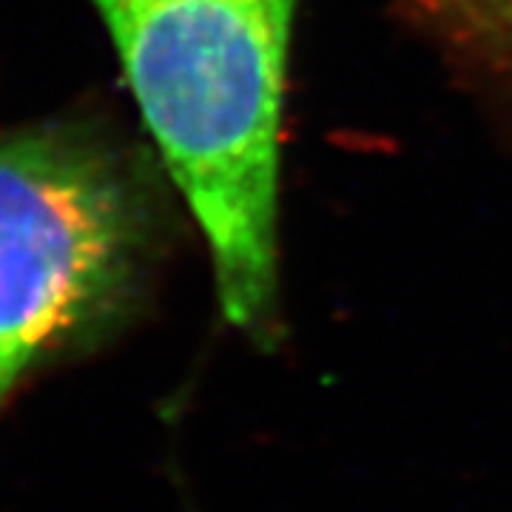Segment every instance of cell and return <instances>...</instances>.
Masks as SVG:
<instances>
[{
	"label": "cell",
	"instance_id": "obj_1",
	"mask_svg": "<svg viewBox=\"0 0 512 512\" xmlns=\"http://www.w3.org/2000/svg\"><path fill=\"white\" fill-rule=\"evenodd\" d=\"M299 0H94L143 123L200 225L222 319L282 342L279 168Z\"/></svg>",
	"mask_w": 512,
	"mask_h": 512
},
{
	"label": "cell",
	"instance_id": "obj_2",
	"mask_svg": "<svg viewBox=\"0 0 512 512\" xmlns=\"http://www.w3.org/2000/svg\"><path fill=\"white\" fill-rule=\"evenodd\" d=\"M143 248L134 191L80 128L0 140V404L26 370L126 296Z\"/></svg>",
	"mask_w": 512,
	"mask_h": 512
},
{
	"label": "cell",
	"instance_id": "obj_3",
	"mask_svg": "<svg viewBox=\"0 0 512 512\" xmlns=\"http://www.w3.org/2000/svg\"><path fill=\"white\" fill-rule=\"evenodd\" d=\"M481 49L512 60V0H427Z\"/></svg>",
	"mask_w": 512,
	"mask_h": 512
}]
</instances>
